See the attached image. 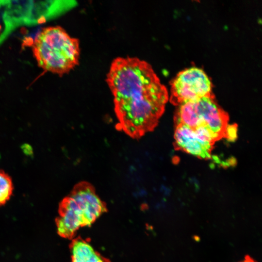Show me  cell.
<instances>
[{"label":"cell","mask_w":262,"mask_h":262,"mask_svg":"<svg viewBox=\"0 0 262 262\" xmlns=\"http://www.w3.org/2000/svg\"><path fill=\"white\" fill-rule=\"evenodd\" d=\"M13 191L11 177L5 172L0 170V206L4 205L10 198Z\"/></svg>","instance_id":"obj_9"},{"label":"cell","mask_w":262,"mask_h":262,"mask_svg":"<svg viewBox=\"0 0 262 262\" xmlns=\"http://www.w3.org/2000/svg\"><path fill=\"white\" fill-rule=\"evenodd\" d=\"M170 83V101L175 105L213 95L212 83L208 75L196 66L180 71Z\"/></svg>","instance_id":"obj_5"},{"label":"cell","mask_w":262,"mask_h":262,"mask_svg":"<svg viewBox=\"0 0 262 262\" xmlns=\"http://www.w3.org/2000/svg\"><path fill=\"white\" fill-rule=\"evenodd\" d=\"M56 2L50 0H0V7L3 9L4 24L3 32L0 35V43L18 26L49 20L57 12Z\"/></svg>","instance_id":"obj_4"},{"label":"cell","mask_w":262,"mask_h":262,"mask_svg":"<svg viewBox=\"0 0 262 262\" xmlns=\"http://www.w3.org/2000/svg\"><path fill=\"white\" fill-rule=\"evenodd\" d=\"M175 148L203 159L211 158L213 146L200 139L195 130L186 126H176L174 133Z\"/></svg>","instance_id":"obj_7"},{"label":"cell","mask_w":262,"mask_h":262,"mask_svg":"<svg viewBox=\"0 0 262 262\" xmlns=\"http://www.w3.org/2000/svg\"><path fill=\"white\" fill-rule=\"evenodd\" d=\"M237 129L236 125H228L225 133V137L229 141H234L237 137Z\"/></svg>","instance_id":"obj_10"},{"label":"cell","mask_w":262,"mask_h":262,"mask_svg":"<svg viewBox=\"0 0 262 262\" xmlns=\"http://www.w3.org/2000/svg\"><path fill=\"white\" fill-rule=\"evenodd\" d=\"M107 82L114 96L118 129L134 139L152 131L168 94L151 65L136 57H117L111 63Z\"/></svg>","instance_id":"obj_1"},{"label":"cell","mask_w":262,"mask_h":262,"mask_svg":"<svg viewBox=\"0 0 262 262\" xmlns=\"http://www.w3.org/2000/svg\"><path fill=\"white\" fill-rule=\"evenodd\" d=\"M240 262H256L251 257L249 256H246L243 261Z\"/></svg>","instance_id":"obj_11"},{"label":"cell","mask_w":262,"mask_h":262,"mask_svg":"<svg viewBox=\"0 0 262 262\" xmlns=\"http://www.w3.org/2000/svg\"><path fill=\"white\" fill-rule=\"evenodd\" d=\"M69 248L71 262H111L81 237L72 239Z\"/></svg>","instance_id":"obj_8"},{"label":"cell","mask_w":262,"mask_h":262,"mask_svg":"<svg viewBox=\"0 0 262 262\" xmlns=\"http://www.w3.org/2000/svg\"><path fill=\"white\" fill-rule=\"evenodd\" d=\"M32 46L38 65L60 76L67 73L79 63V41L60 26L43 29Z\"/></svg>","instance_id":"obj_3"},{"label":"cell","mask_w":262,"mask_h":262,"mask_svg":"<svg viewBox=\"0 0 262 262\" xmlns=\"http://www.w3.org/2000/svg\"><path fill=\"white\" fill-rule=\"evenodd\" d=\"M107 211L106 203L93 186L86 181L79 182L60 203L55 219L57 233L62 237L72 239L80 228L90 226Z\"/></svg>","instance_id":"obj_2"},{"label":"cell","mask_w":262,"mask_h":262,"mask_svg":"<svg viewBox=\"0 0 262 262\" xmlns=\"http://www.w3.org/2000/svg\"><path fill=\"white\" fill-rule=\"evenodd\" d=\"M194 102L199 126L207 127L220 139L225 138L229 116L217 103L214 95L195 100Z\"/></svg>","instance_id":"obj_6"}]
</instances>
